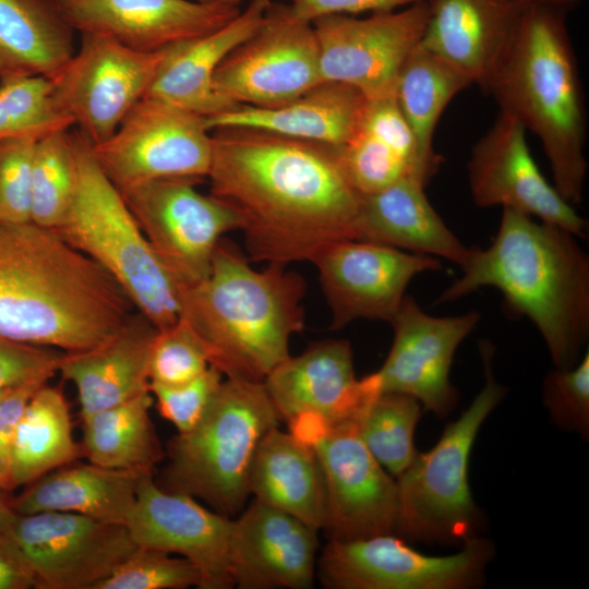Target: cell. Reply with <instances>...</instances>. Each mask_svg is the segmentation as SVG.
<instances>
[{
  "label": "cell",
  "instance_id": "7bdbcfd3",
  "mask_svg": "<svg viewBox=\"0 0 589 589\" xmlns=\"http://www.w3.org/2000/svg\"><path fill=\"white\" fill-rule=\"evenodd\" d=\"M62 353L0 335V392L26 382H48L58 372Z\"/></svg>",
  "mask_w": 589,
  "mask_h": 589
},
{
  "label": "cell",
  "instance_id": "6da1fadb",
  "mask_svg": "<svg viewBox=\"0 0 589 589\" xmlns=\"http://www.w3.org/2000/svg\"><path fill=\"white\" fill-rule=\"evenodd\" d=\"M211 194L239 215L248 257L286 266L358 239L362 194L336 147L253 128L212 130Z\"/></svg>",
  "mask_w": 589,
  "mask_h": 589
},
{
  "label": "cell",
  "instance_id": "4fadbf2b",
  "mask_svg": "<svg viewBox=\"0 0 589 589\" xmlns=\"http://www.w3.org/2000/svg\"><path fill=\"white\" fill-rule=\"evenodd\" d=\"M199 180L158 179L119 190L161 262L183 286L205 278L224 235L240 230L237 212L200 193Z\"/></svg>",
  "mask_w": 589,
  "mask_h": 589
},
{
  "label": "cell",
  "instance_id": "74e56055",
  "mask_svg": "<svg viewBox=\"0 0 589 589\" xmlns=\"http://www.w3.org/2000/svg\"><path fill=\"white\" fill-rule=\"evenodd\" d=\"M202 587V576L189 560L137 546L95 589H184Z\"/></svg>",
  "mask_w": 589,
  "mask_h": 589
},
{
  "label": "cell",
  "instance_id": "83f0119b",
  "mask_svg": "<svg viewBox=\"0 0 589 589\" xmlns=\"http://www.w3.org/2000/svg\"><path fill=\"white\" fill-rule=\"evenodd\" d=\"M424 189L423 183L407 178L362 194L357 240L436 256L461 266L469 248L443 221Z\"/></svg>",
  "mask_w": 589,
  "mask_h": 589
},
{
  "label": "cell",
  "instance_id": "e575fe53",
  "mask_svg": "<svg viewBox=\"0 0 589 589\" xmlns=\"http://www.w3.org/2000/svg\"><path fill=\"white\" fill-rule=\"evenodd\" d=\"M420 417V402L414 397L380 393L357 422L366 448L393 477L401 474L417 454L413 434Z\"/></svg>",
  "mask_w": 589,
  "mask_h": 589
},
{
  "label": "cell",
  "instance_id": "7a4b0ae2",
  "mask_svg": "<svg viewBox=\"0 0 589 589\" xmlns=\"http://www.w3.org/2000/svg\"><path fill=\"white\" fill-rule=\"evenodd\" d=\"M135 308L98 264L53 229L0 223V335L62 352L94 348Z\"/></svg>",
  "mask_w": 589,
  "mask_h": 589
},
{
  "label": "cell",
  "instance_id": "52a82bcc",
  "mask_svg": "<svg viewBox=\"0 0 589 589\" xmlns=\"http://www.w3.org/2000/svg\"><path fill=\"white\" fill-rule=\"evenodd\" d=\"M280 419L263 382L225 378L205 414L167 445L163 488L232 518L250 496L249 473L261 438Z\"/></svg>",
  "mask_w": 589,
  "mask_h": 589
},
{
  "label": "cell",
  "instance_id": "ac0fdd59",
  "mask_svg": "<svg viewBox=\"0 0 589 589\" xmlns=\"http://www.w3.org/2000/svg\"><path fill=\"white\" fill-rule=\"evenodd\" d=\"M526 129L498 112L492 127L472 145L468 181L479 207L502 206L552 224L584 238L588 223L565 201L538 168Z\"/></svg>",
  "mask_w": 589,
  "mask_h": 589
},
{
  "label": "cell",
  "instance_id": "30bf717a",
  "mask_svg": "<svg viewBox=\"0 0 589 589\" xmlns=\"http://www.w3.org/2000/svg\"><path fill=\"white\" fill-rule=\"evenodd\" d=\"M321 82L313 24L297 16L288 3L271 2L255 32L218 65L213 86L230 108L275 107Z\"/></svg>",
  "mask_w": 589,
  "mask_h": 589
},
{
  "label": "cell",
  "instance_id": "836d02e7",
  "mask_svg": "<svg viewBox=\"0 0 589 589\" xmlns=\"http://www.w3.org/2000/svg\"><path fill=\"white\" fill-rule=\"evenodd\" d=\"M472 84L467 74L420 44L399 71L395 99L421 156L435 170L443 160L433 147L438 120L452 99Z\"/></svg>",
  "mask_w": 589,
  "mask_h": 589
},
{
  "label": "cell",
  "instance_id": "484cf974",
  "mask_svg": "<svg viewBox=\"0 0 589 589\" xmlns=\"http://www.w3.org/2000/svg\"><path fill=\"white\" fill-rule=\"evenodd\" d=\"M156 332L137 312L103 344L62 353L58 372L76 386L81 420L149 390V354Z\"/></svg>",
  "mask_w": 589,
  "mask_h": 589
},
{
  "label": "cell",
  "instance_id": "ffe728a7",
  "mask_svg": "<svg viewBox=\"0 0 589 589\" xmlns=\"http://www.w3.org/2000/svg\"><path fill=\"white\" fill-rule=\"evenodd\" d=\"M125 527L137 546L178 554L200 570L201 589L233 588L229 567L232 518L196 498L160 488L153 473L139 476Z\"/></svg>",
  "mask_w": 589,
  "mask_h": 589
},
{
  "label": "cell",
  "instance_id": "60d3db41",
  "mask_svg": "<svg viewBox=\"0 0 589 589\" xmlns=\"http://www.w3.org/2000/svg\"><path fill=\"white\" fill-rule=\"evenodd\" d=\"M36 139L0 141V223L31 221L32 168Z\"/></svg>",
  "mask_w": 589,
  "mask_h": 589
},
{
  "label": "cell",
  "instance_id": "f6af8a7d",
  "mask_svg": "<svg viewBox=\"0 0 589 589\" xmlns=\"http://www.w3.org/2000/svg\"><path fill=\"white\" fill-rule=\"evenodd\" d=\"M300 19L314 22L328 15H357L398 10L430 0H287Z\"/></svg>",
  "mask_w": 589,
  "mask_h": 589
},
{
  "label": "cell",
  "instance_id": "8992f818",
  "mask_svg": "<svg viewBox=\"0 0 589 589\" xmlns=\"http://www.w3.org/2000/svg\"><path fill=\"white\" fill-rule=\"evenodd\" d=\"M76 187L69 211L53 230L98 264L119 285L135 310L156 329L180 317L182 285L158 257L97 164L89 141L72 134Z\"/></svg>",
  "mask_w": 589,
  "mask_h": 589
},
{
  "label": "cell",
  "instance_id": "5bb4252c",
  "mask_svg": "<svg viewBox=\"0 0 589 589\" xmlns=\"http://www.w3.org/2000/svg\"><path fill=\"white\" fill-rule=\"evenodd\" d=\"M430 10L425 1L364 17L315 20L322 80L352 86L368 100L394 96L399 71L420 44Z\"/></svg>",
  "mask_w": 589,
  "mask_h": 589
},
{
  "label": "cell",
  "instance_id": "9c48e42d",
  "mask_svg": "<svg viewBox=\"0 0 589 589\" xmlns=\"http://www.w3.org/2000/svg\"><path fill=\"white\" fill-rule=\"evenodd\" d=\"M288 426L318 458L325 485L322 530L327 541L395 534L397 482L366 448L358 423L328 424L318 416L303 414Z\"/></svg>",
  "mask_w": 589,
  "mask_h": 589
},
{
  "label": "cell",
  "instance_id": "f546056e",
  "mask_svg": "<svg viewBox=\"0 0 589 589\" xmlns=\"http://www.w3.org/2000/svg\"><path fill=\"white\" fill-rule=\"evenodd\" d=\"M139 476L91 462L69 464L28 483L8 504L19 515L68 512L125 526L135 504Z\"/></svg>",
  "mask_w": 589,
  "mask_h": 589
},
{
  "label": "cell",
  "instance_id": "681fc988",
  "mask_svg": "<svg viewBox=\"0 0 589 589\" xmlns=\"http://www.w3.org/2000/svg\"><path fill=\"white\" fill-rule=\"evenodd\" d=\"M215 1L224 3V4L232 5V7H239L240 2L243 0H215Z\"/></svg>",
  "mask_w": 589,
  "mask_h": 589
},
{
  "label": "cell",
  "instance_id": "bcb514c9",
  "mask_svg": "<svg viewBox=\"0 0 589 589\" xmlns=\"http://www.w3.org/2000/svg\"><path fill=\"white\" fill-rule=\"evenodd\" d=\"M33 568L8 530H0V589L35 588Z\"/></svg>",
  "mask_w": 589,
  "mask_h": 589
},
{
  "label": "cell",
  "instance_id": "7c38bea8",
  "mask_svg": "<svg viewBox=\"0 0 589 589\" xmlns=\"http://www.w3.org/2000/svg\"><path fill=\"white\" fill-rule=\"evenodd\" d=\"M493 553V544L477 537L446 556L424 555L392 533L327 541L316 576L327 589H465L480 584Z\"/></svg>",
  "mask_w": 589,
  "mask_h": 589
},
{
  "label": "cell",
  "instance_id": "d6a6232c",
  "mask_svg": "<svg viewBox=\"0 0 589 589\" xmlns=\"http://www.w3.org/2000/svg\"><path fill=\"white\" fill-rule=\"evenodd\" d=\"M149 390L82 420L88 462L136 474L153 473L165 456L149 418Z\"/></svg>",
  "mask_w": 589,
  "mask_h": 589
},
{
  "label": "cell",
  "instance_id": "2e32d148",
  "mask_svg": "<svg viewBox=\"0 0 589 589\" xmlns=\"http://www.w3.org/2000/svg\"><path fill=\"white\" fill-rule=\"evenodd\" d=\"M7 530L37 589H95L137 548L125 526L68 512L14 514Z\"/></svg>",
  "mask_w": 589,
  "mask_h": 589
},
{
  "label": "cell",
  "instance_id": "d590c367",
  "mask_svg": "<svg viewBox=\"0 0 589 589\" xmlns=\"http://www.w3.org/2000/svg\"><path fill=\"white\" fill-rule=\"evenodd\" d=\"M67 130L53 131L38 139L34 148L31 221L50 229L62 221L76 187L74 142Z\"/></svg>",
  "mask_w": 589,
  "mask_h": 589
},
{
  "label": "cell",
  "instance_id": "7dc6e473",
  "mask_svg": "<svg viewBox=\"0 0 589 589\" xmlns=\"http://www.w3.org/2000/svg\"><path fill=\"white\" fill-rule=\"evenodd\" d=\"M521 7L546 5L569 12L580 5L585 0H514Z\"/></svg>",
  "mask_w": 589,
  "mask_h": 589
},
{
  "label": "cell",
  "instance_id": "1f68e13d",
  "mask_svg": "<svg viewBox=\"0 0 589 589\" xmlns=\"http://www.w3.org/2000/svg\"><path fill=\"white\" fill-rule=\"evenodd\" d=\"M82 455L72 435L67 400L57 387H39L26 405L13 437L9 491L72 464Z\"/></svg>",
  "mask_w": 589,
  "mask_h": 589
},
{
  "label": "cell",
  "instance_id": "8d00e7d4",
  "mask_svg": "<svg viewBox=\"0 0 589 589\" xmlns=\"http://www.w3.org/2000/svg\"><path fill=\"white\" fill-rule=\"evenodd\" d=\"M73 125L52 95V84L43 76L1 80L0 141L13 137L40 139Z\"/></svg>",
  "mask_w": 589,
  "mask_h": 589
},
{
  "label": "cell",
  "instance_id": "4dcf8cb0",
  "mask_svg": "<svg viewBox=\"0 0 589 589\" xmlns=\"http://www.w3.org/2000/svg\"><path fill=\"white\" fill-rule=\"evenodd\" d=\"M73 32L52 0H0V79H53L75 52Z\"/></svg>",
  "mask_w": 589,
  "mask_h": 589
},
{
  "label": "cell",
  "instance_id": "ab89813d",
  "mask_svg": "<svg viewBox=\"0 0 589 589\" xmlns=\"http://www.w3.org/2000/svg\"><path fill=\"white\" fill-rule=\"evenodd\" d=\"M543 400L558 428L589 434V354L570 369L551 371L543 381Z\"/></svg>",
  "mask_w": 589,
  "mask_h": 589
},
{
  "label": "cell",
  "instance_id": "7402d4cb",
  "mask_svg": "<svg viewBox=\"0 0 589 589\" xmlns=\"http://www.w3.org/2000/svg\"><path fill=\"white\" fill-rule=\"evenodd\" d=\"M81 34H97L137 51L154 52L213 32L239 7L196 0H52Z\"/></svg>",
  "mask_w": 589,
  "mask_h": 589
},
{
  "label": "cell",
  "instance_id": "277c9868",
  "mask_svg": "<svg viewBox=\"0 0 589 589\" xmlns=\"http://www.w3.org/2000/svg\"><path fill=\"white\" fill-rule=\"evenodd\" d=\"M566 11L524 7L483 89L500 112L540 141L553 185L569 204L582 201L588 170V116Z\"/></svg>",
  "mask_w": 589,
  "mask_h": 589
},
{
  "label": "cell",
  "instance_id": "5b68a950",
  "mask_svg": "<svg viewBox=\"0 0 589 589\" xmlns=\"http://www.w3.org/2000/svg\"><path fill=\"white\" fill-rule=\"evenodd\" d=\"M304 294L300 274L279 264L256 271L223 238L207 276L181 288L180 318L223 376L263 382L304 327Z\"/></svg>",
  "mask_w": 589,
  "mask_h": 589
},
{
  "label": "cell",
  "instance_id": "f907efd6",
  "mask_svg": "<svg viewBox=\"0 0 589 589\" xmlns=\"http://www.w3.org/2000/svg\"><path fill=\"white\" fill-rule=\"evenodd\" d=\"M196 1H201V2H213L215 0H196Z\"/></svg>",
  "mask_w": 589,
  "mask_h": 589
},
{
  "label": "cell",
  "instance_id": "3957f363",
  "mask_svg": "<svg viewBox=\"0 0 589 589\" xmlns=\"http://www.w3.org/2000/svg\"><path fill=\"white\" fill-rule=\"evenodd\" d=\"M570 231L503 208L486 249L472 248L461 275L437 303L494 287L515 314L528 317L558 370L576 364L589 336V257Z\"/></svg>",
  "mask_w": 589,
  "mask_h": 589
},
{
  "label": "cell",
  "instance_id": "816d5d0a",
  "mask_svg": "<svg viewBox=\"0 0 589 589\" xmlns=\"http://www.w3.org/2000/svg\"><path fill=\"white\" fill-rule=\"evenodd\" d=\"M4 390H5V389H4ZM4 390H1V392H0V395H1Z\"/></svg>",
  "mask_w": 589,
  "mask_h": 589
},
{
  "label": "cell",
  "instance_id": "603a6c76",
  "mask_svg": "<svg viewBox=\"0 0 589 589\" xmlns=\"http://www.w3.org/2000/svg\"><path fill=\"white\" fill-rule=\"evenodd\" d=\"M317 530L255 498L232 519L233 588L308 589L316 576Z\"/></svg>",
  "mask_w": 589,
  "mask_h": 589
},
{
  "label": "cell",
  "instance_id": "ba28073f",
  "mask_svg": "<svg viewBox=\"0 0 589 589\" xmlns=\"http://www.w3.org/2000/svg\"><path fill=\"white\" fill-rule=\"evenodd\" d=\"M485 382L469 407L450 422L437 443L416 454L397 477L395 534L411 541L459 544L476 537L480 510L468 483L470 453L480 426L506 395L492 371L494 348L479 345Z\"/></svg>",
  "mask_w": 589,
  "mask_h": 589
},
{
  "label": "cell",
  "instance_id": "f35d334b",
  "mask_svg": "<svg viewBox=\"0 0 589 589\" xmlns=\"http://www.w3.org/2000/svg\"><path fill=\"white\" fill-rule=\"evenodd\" d=\"M209 366L203 346L182 318L157 329L149 354V384H183L200 376Z\"/></svg>",
  "mask_w": 589,
  "mask_h": 589
},
{
  "label": "cell",
  "instance_id": "c3c4849f",
  "mask_svg": "<svg viewBox=\"0 0 589 589\" xmlns=\"http://www.w3.org/2000/svg\"><path fill=\"white\" fill-rule=\"evenodd\" d=\"M1 491L0 489V530H7L15 513L3 498Z\"/></svg>",
  "mask_w": 589,
  "mask_h": 589
},
{
  "label": "cell",
  "instance_id": "44dd1931",
  "mask_svg": "<svg viewBox=\"0 0 589 589\" xmlns=\"http://www.w3.org/2000/svg\"><path fill=\"white\" fill-rule=\"evenodd\" d=\"M280 419L315 414L328 424L356 421L381 393L376 373L354 375L348 340L327 339L279 363L263 381Z\"/></svg>",
  "mask_w": 589,
  "mask_h": 589
},
{
  "label": "cell",
  "instance_id": "4316f807",
  "mask_svg": "<svg viewBox=\"0 0 589 589\" xmlns=\"http://www.w3.org/2000/svg\"><path fill=\"white\" fill-rule=\"evenodd\" d=\"M366 101L352 86L323 81L283 105H239L206 117L205 121L211 131L226 127L253 128L338 148L358 129Z\"/></svg>",
  "mask_w": 589,
  "mask_h": 589
},
{
  "label": "cell",
  "instance_id": "d4e9b609",
  "mask_svg": "<svg viewBox=\"0 0 589 589\" xmlns=\"http://www.w3.org/2000/svg\"><path fill=\"white\" fill-rule=\"evenodd\" d=\"M420 45L483 87L524 7L514 0H430Z\"/></svg>",
  "mask_w": 589,
  "mask_h": 589
},
{
  "label": "cell",
  "instance_id": "8fae6325",
  "mask_svg": "<svg viewBox=\"0 0 589 589\" xmlns=\"http://www.w3.org/2000/svg\"><path fill=\"white\" fill-rule=\"evenodd\" d=\"M92 153L118 190L168 178L202 180L212 163V131L205 117L144 97L115 133Z\"/></svg>",
  "mask_w": 589,
  "mask_h": 589
},
{
  "label": "cell",
  "instance_id": "b9f144b4",
  "mask_svg": "<svg viewBox=\"0 0 589 589\" xmlns=\"http://www.w3.org/2000/svg\"><path fill=\"white\" fill-rule=\"evenodd\" d=\"M223 374L209 366L203 374L183 384L166 386L149 384L159 414L171 422L178 433L192 430L205 414Z\"/></svg>",
  "mask_w": 589,
  "mask_h": 589
},
{
  "label": "cell",
  "instance_id": "9a60e30c",
  "mask_svg": "<svg viewBox=\"0 0 589 589\" xmlns=\"http://www.w3.org/2000/svg\"><path fill=\"white\" fill-rule=\"evenodd\" d=\"M81 35L79 50L50 81L59 107L95 145L110 137L145 97L165 49L142 52L107 36Z\"/></svg>",
  "mask_w": 589,
  "mask_h": 589
},
{
  "label": "cell",
  "instance_id": "ee69618b",
  "mask_svg": "<svg viewBox=\"0 0 589 589\" xmlns=\"http://www.w3.org/2000/svg\"><path fill=\"white\" fill-rule=\"evenodd\" d=\"M48 382L32 381L7 388L0 395V489L9 491L10 458L20 418L34 393Z\"/></svg>",
  "mask_w": 589,
  "mask_h": 589
},
{
  "label": "cell",
  "instance_id": "cb8c5ba5",
  "mask_svg": "<svg viewBox=\"0 0 589 589\" xmlns=\"http://www.w3.org/2000/svg\"><path fill=\"white\" fill-rule=\"evenodd\" d=\"M271 2L251 0L221 27L166 48L145 97L205 118L231 109L214 91L215 72L223 60L260 26Z\"/></svg>",
  "mask_w": 589,
  "mask_h": 589
},
{
  "label": "cell",
  "instance_id": "f1b7e54d",
  "mask_svg": "<svg viewBox=\"0 0 589 589\" xmlns=\"http://www.w3.org/2000/svg\"><path fill=\"white\" fill-rule=\"evenodd\" d=\"M249 491L253 498L322 530V468L313 447L292 433L275 426L261 438L251 462Z\"/></svg>",
  "mask_w": 589,
  "mask_h": 589
},
{
  "label": "cell",
  "instance_id": "d6986e66",
  "mask_svg": "<svg viewBox=\"0 0 589 589\" xmlns=\"http://www.w3.org/2000/svg\"><path fill=\"white\" fill-rule=\"evenodd\" d=\"M479 321L480 313L474 311L432 316L405 296L389 322L394 330L390 350L375 372L381 393L410 395L424 410L441 418L448 416L458 398L449 381L454 354Z\"/></svg>",
  "mask_w": 589,
  "mask_h": 589
},
{
  "label": "cell",
  "instance_id": "e0dca14e",
  "mask_svg": "<svg viewBox=\"0 0 589 589\" xmlns=\"http://www.w3.org/2000/svg\"><path fill=\"white\" fill-rule=\"evenodd\" d=\"M312 263L333 329L358 318L390 322L414 276L442 267L434 256L356 239L329 244Z\"/></svg>",
  "mask_w": 589,
  "mask_h": 589
}]
</instances>
